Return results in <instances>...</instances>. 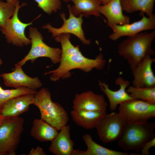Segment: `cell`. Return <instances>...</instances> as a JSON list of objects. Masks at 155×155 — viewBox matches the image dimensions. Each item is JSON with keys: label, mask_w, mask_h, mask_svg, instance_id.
Listing matches in <instances>:
<instances>
[{"label": "cell", "mask_w": 155, "mask_h": 155, "mask_svg": "<svg viewBox=\"0 0 155 155\" xmlns=\"http://www.w3.org/2000/svg\"><path fill=\"white\" fill-rule=\"evenodd\" d=\"M36 92V90L25 87L11 90H3L0 92V109L5 103L14 98L26 94H35Z\"/></svg>", "instance_id": "d4e9b609"}, {"label": "cell", "mask_w": 155, "mask_h": 155, "mask_svg": "<svg viewBox=\"0 0 155 155\" xmlns=\"http://www.w3.org/2000/svg\"><path fill=\"white\" fill-rule=\"evenodd\" d=\"M15 6L0 0V28L4 27L13 16Z\"/></svg>", "instance_id": "484cf974"}, {"label": "cell", "mask_w": 155, "mask_h": 155, "mask_svg": "<svg viewBox=\"0 0 155 155\" xmlns=\"http://www.w3.org/2000/svg\"><path fill=\"white\" fill-rule=\"evenodd\" d=\"M38 6L48 15L56 12L61 9V0H34Z\"/></svg>", "instance_id": "4316f807"}, {"label": "cell", "mask_w": 155, "mask_h": 155, "mask_svg": "<svg viewBox=\"0 0 155 155\" xmlns=\"http://www.w3.org/2000/svg\"><path fill=\"white\" fill-rule=\"evenodd\" d=\"M123 11L120 0H112L99 8L100 13L106 17L108 26L129 23V17L124 15Z\"/></svg>", "instance_id": "ac0fdd59"}, {"label": "cell", "mask_w": 155, "mask_h": 155, "mask_svg": "<svg viewBox=\"0 0 155 155\" xmlns=\"http://www.w3.org/2000/svg\"><path fill=\"white\" fill-rule=\"evenodd\" d=\"M13 71L1 74L5 86L15 88L25 87L36 90L40 88L42 84L37 77H30L24 71L21 65L16 63Z\"/></svg>", "instance_id": "7c38bea8"}, {"label": "cell", "mask_w": 155, "mask_h": 155, "mask_svg": "<svg viewBox=\"0 0 155 155\" xmlns=\"http://www.w3.org/2000/svg\"><path fill=\"white\" fill-rule=\"evenodd\" d=\"M58 131L40 119H35L33 121L30 135L40 142H51L57 136Z\"/></svg>", "instance_id": "44dd1931"}, {"label": "cell", "mask_w": 155, "mask_h": 155, "mask_svg": "<svg viewBox=\"0 0 155 155\" xmlns=\"http://www.w3.org/2000/svg\"><path fill=\"white\" fill-rule=\"evenodd\" d=\"M29 38L31 41V49L27 54L18 64L22 66L28 61L34 63L38 58L45 57L49 58L51 62L56 64L59 62L61 49L58 48L51 47L43 41L42 34L36 28L30 27Z\"/></svg>", "instance_id": "52a82bcc"}, {"label": "cell", "mask_w": 155, "mask_h": 155, "mask_svg": "<svg viewBox=\"0 0 155 155\" xmlns=\"http://www.w3.org/2000/svg\"><path fill=\"white\" fill-rule=\"evenodd\" d=\"M66 2L72 1L74 5H67L68 9L75 16L80 15L86 18L90 15L100 17L99 8L102 4L99 0H63Z\"/></svg>", "instance_id": "ffe728a7"}, {"label": "cell", "mask_w": 155, "mask_h": 155, "mask_svg": "<svg viewBox=\"0 0 155 155\" xmlns=\"http://www.w3.org/2000/svg\"><path fill=\"white\" fill-rule=\"evenodd\" d=\"M69 17L66 19L65 13L61 12L60 14L63 21V25L59 28L52 26L50 24H45L43 26V29H46L51 32L53 37L62 34H72L78 38L82 43L86 45H89L91 43L90 40L86 38L82 28L83 22V16L80 15L78 17L75 16L68 9Z\"/></svg>", "instance_id": "30bf717a"}, {"label": "cell", "mask_w": 155, "mask_h": 155, "mask_svg": "<svg viewBox=\"0 0 155 155\" xmlns=\"http://www.w3.org/2000/svg\"><path fill=\"white\" fill-rule=\"evenodd\" d=\"M5 118H4L0 113V123Z\"/></svg>", "instance_id": "1f68e13d"}, {"label": "cell", "mask_w": 155, "mask_h": 155, "mask_svg": "<svg viewBox=\"0 0 155 155\" xmlns=\"http://www.w3.org/2000/svg\"><path fill=\"white\" fill-rule=\"evenodd\" d=\"M35 94H28L14 98L5 103L0 109L4 118L18 117L27 111L32 104Z\"/></svg>", "instance_id": "2e32d148"}, {"label": "cell", "mask_w": 155, "mask_h": 155, "mask_svg": "<svg viewBox=\"0 0 155 155\" xmlns=\"http://www.w3.org/2000/svg\"><path fill=\"white\" fill-rule=\"evenodd\" d=\"M32 104L39 110L41 119L59 131L67 125L69 117L63 107L57 102L51 100L49 90L42 88L34 94Z\"/></svg>", "instance_id": "3957f363"}, {"label": "cell", "mask_w": 155, "mask_h": 155, "mask_svg": "<svg viewBox=\"0 0 155 155\" xmlns=\"http://www.w3.org/2000/svg\"><path fill=\"white\" fill-rule=\"evenodd\" d=\"M155 38V30L140 32L128 37L118 46V53L127 61L133 71L138 64L145 58L155 54L152 44Z\"/></svg>", "instance_id": "7a4b0ae2"}, {"label": "cell", "mask_w": 155, "mask_h": 155, "mask_svg": "<svg viewBox=\"0 0 155 155\" xmlns=\"http://www.w3.org/2000/svg\"><path fill=\"white\" fill-rule=\"evenodd\" d=\"M70 126H64L51 141L49 150L53 154L71 155L74 144L70 138Z\"/></svg>", "instance_id": "e0dca14e"}, {"label": "cell", "mask_w": 155, "mask_h": 155, "mask_svg": "<svg viewBox=\"0 0 155 155\" xmlns=\"http://www.w3.org/2000/svg\"><path fill=\"white\" fill-rule=\"evenodd\" d=\"M28 155H46V154L42 148L38 146L35 149L31 148Z\"/></svg>", "instance_id": "f1b7e54d"}, {"label": "cell", "mask_w": 155, "mask_h": 155, "mask_svg": "<svg viewBox=\"0 0 155 155\" xmlns=\"http://www.w3.org/2000/svg\"><path fill=\"white\" fill-rule=\"evenodd\" d=\"M70 34H62L55 37V40L61 45L60 64L55 69L45 73L51 74L50 80L53 82L60 79H67L71 76L70 71L79 69L85 72H89L94 69L99 70L103 69L106 61L102 53L95 59H90L84 56L80 50L79 46H75L70 40Z\"/></svg>", "instance_id": "6da1fadb"}, {"label": "cell", "mask_w": 155, "mask_h": 155, "mask_svg": "<svg viewBox=\"0 0 155 155\" xmlns=\"http://www.w3.org/2000/svg\"><path fill=\"white\" fill-rule=\"evenodd\" d=\"M0 78H1V74L0 73Z\"/></svg>", "instance_id": "e575fe53"}, {"label": "cell", "mask_w": 155, "mask_h": 155, "mask_svg": "<svg viewBox=\"0 0 155 155\" xmlns=\"http://www.w3.org/2000/svg\"><path fill=\"white\" fill-rule=\"evenodd\" d=\"M155 123H126L122 135L118 140L119 146L125 151L139 152L146 143L155 138Z\"/></svg>", "instance_id": "277c9868"}, {"label": "cell", "mask_w": 155, "mask_h": 155, "mask_svg": "<svg viewBox=\"0 0 155 155\" xmlns=\"http://www.w3.org/2000/svg\"><path fill=\"white\" fill-rule=\"evenodd\" d=\"M19 1L15 5V9L12 16L7 22L5 26L0 28L2 33L5 36L6 42L16 46L22 47L31 44L30 38L25 34V30L28 26L32 24V22L24 23L19 19L18 12L20 9L26 4L24 3L19 5Z\"/></svg>", "instance_id": "ba28073f"}, {"label": "cell", "mask_w": 155, "mask_h": 155, "mask_svg": "<svg viewBox=\"0 0 155 155\" xmlns=\"http://www.w3.org/2000/svg\"><path fill=\"white\" fill-rule=\"evenodd\" d=\"M155 146V138L145 143L141 149L140 155H149L150 154L149 150L152 147Z\"/></svg>", "instance_id": "83f0119b"}, {"label": "cell", "mask_w": 155, "mask_h": 155, "mask_svg": "<svg viewBox=\"0 0 155 155\" xmlns=\"http://www.w3.org/2000/svg\"><path fill=\"white\" fill-rule=\"evenodd\" d=\"M155 59L147 57L140 62L131 72L133 77L132 86L137 87L155 86V76L152 65Z\"/></svg>", "instance_id": "9a60e30c"}, {"label": "cell", "mask_w": 155, "mask_h": 155, "mask_svg": "<svg viewBox=\"0 0 155 155\" xmlns=\"http://www.w3.org/2000/svg\"><path fill=\"white\" fill-rule=\"evenodd\" d=\"M98 85L101 90L106 96L109 102L110 109L112 111H115L118 105L128 100L133 98L126 91L130 82L119 76L116 80L115 84L119 86L120 88L117 91L110 89L108 85L104 82L98 80Z\"/></svg>", "instance_id": "5bb4252c"}, {"label": "cell", "mask_w": 155, "mask_h": 155, "mask_svg": "<svg viewBox=\"0 0 155 155\" xmlns=\"http://www.w3.org/2000/svg\"><path fill=\"white\" fill-rule=\"evenodd\" d=\"M82 138L87 147L84 151L83 155H128V153L119 152L106 148L97 144L88 133L84 135Z\"/></svg>", "instance_id": "603a6c76"}, {"label": "cell", "mask_w": 155, "mask_h": 155, "mask_svg": "<svg viewBox=\"0 0 155 155\" xmlns=\"http://www.w3.org/2000/svg\"><path fill=\"white\" fill-rule=\"evenodd\" d=\"M106 114L105 111L74 109L70 112L73 121L78 125L88 129L95 128Z\"/></svg>", "instance_id": "d6986e66"}, {"label": "cell", "mask_w": 155, "mask_h": 155, "mask_svg": "<svg viewBox=\"0 0 155 155\" xmlns=\"http://www.w3.org/2000/svg\"><path fill=\"white\" fill-rule=\"evenodd\" d=\"M126 91L133 98L155 104V86L137 87L131 86H129Z\"/></svg>", "instance_id": "cb8c5ba5"}, {"label": "cell", "mask_w": 155, "mask_h": 155, "mask_svg": "<svg viewBox=\"0 0 155 155\" xmlns=\"http://www.w3.org/2000/svg\"><path fill=\"white\" fill-rule=\"evenodd\" d=\"M107 103L103 96L91 91L75 94L73 101V109L105 111Z\"/></svg>", "instance_id": "4fadbf2b"}, {"label": "cell", "mask_w": 155, "mask_h": 155, "mask_svg": "<svg viewBox=\"0 0 155 155\" xmlns=\"http://www.w3.org/2000/svg\"><path fill=\"white\" fill-rule=\"evenodd\" d=\"M123 11L128 13L140 11L148 16L153 14L155 0H120Z\"/></svg>", "instance_id": "7402d4cb"}, {"label": "cell", "mask_w": 155, "mask_h": 155, "mask_svg": "<svg viewBox=\"0 0 155 155\" xmlns=\"http://www.w3.org/2000/svg\"><path fill=\"white\" fill-rule=\"evenodd\" d=\"M6 1L7 2L15 6L19 1L18 0H6Z\"/></svg>", "instance_id": "f546056e"}, {"label": "cell", "mask_w": 155, "mask_h": 155, "mask_svg": "<svg viewBox=\"0 0 155 155\" xmlns=\"http://www.w3.org/2000/svg\"><path fill=\"white\" fill-rule=\"evenodd\" d=\"M3 90V89L0 86V92H2Z\"/></svg>", "instance_id": "836d02e7"}, {"label": "cell", "mask_w": 155, "mask_h": 155, "mask_svg": "<svg viewBox=\"0 0 155 155\" xmlns=\"http://www.w3.org/2000/svg\"><path fill=\"white\" fill-rule=\"evenodd\" d=\"M24 119L5 118L0 123V155H15L23 130Z\"/></svg>", "instance_id": "5b68a950"}, {"label": "cell", "mask_w": 155, "mask_h": 155, "mask_svg": "<svg viewBox=\"0 0 155 155\" xmlns=\"http://www.w3.org/2000/svg\"><path fill=\"white\" fill-rule=\"evenodd\" d=\"M126 123L119 113L106 114L95 128L100 140L103 143H110L119 139L123 132Z\"/></svg>", "instance_id": "9c48e42d"}, {"label": "cell", "mask_w": 155, "mask_h": 155, "mask_svg": "<svg viewBox=\"0 0 155 155\" xmlns=\"http://www.w3.org/2000/svg\"><path fill=\"white\" fill-rule=\"evenodd\" d=\"M3 63V61L2 59L0 58V65H1Z\"/></svg>", "instance_id": "d6a6232c"}, {"label": "cell", "mask_w": 155, "mask_h": 155, "mask_svg": "<svg viewBox=\"0 0 155 155\" xmlns=\"http://www.w3.org/2000/svg\"><path fill=\"white\" fill-rule=\"evenodd\" d=\"M119 114L126 123H139L155 117V104L132 98L119 104Z\"/></svg>", "instance_id": "8992f818"}, {"label": "cell", "mask_w": 155, "mask_h": 155, "mask_svg": "<svg viewBox=\"0 0 155 155\" xmlns=\"http://www.w3.org/2000/svg\"><path fill=\"white\" fill-rule=\"evenodd\" d=\"M140 20L131 24L123 25H114L109 26L113 31L108 37L113 41H116L125 36L130 37L143 31L154 30L155 29V15L153 13L147 17L142 13Z\"/></svg>", "instance_id": "8fae6325"}, {"label": "cell", "mask_w": 155, "mask_h": 155, "mask_svg": "<svg viewBox=\"0 0 155 155\" xmlns=\"http://www.w3.org/2000/svg\"><path fill=\"white\" fill-rule=\"evenodd\" d=\"M112 0H99L103 5H104L108 3Z\"/></svg>", "instance_id": "4dcf8cb0"}]
</instances>
